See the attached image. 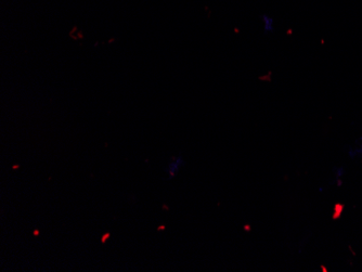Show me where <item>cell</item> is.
Wrapping results in <instances>:
<instances>
[{
	"mask_svg": "<svg viewBox=\"0 0 362 272\" xmlns=\"http://www.w3.org/2000/svg\"><path fill=\"white\" fill-rule=\"evenodd\" d=\"M184 164H185V163H184V161H183V158H181V157H177V158H175L174 161L171 162V163L167 166L166 173H167V175H168L169 179H171V178H174V177L177 175V173L180 171L181 166H183Z\"/></svg>",
	"mask_w": 362,
	"mask_h": 272,
	"instance_id": "cell-1",
	"label": "cell"
},
{
	"mask_svg": "<svg viewBox=\"0 0 362 272\" xmlns=\"http://www.w3.org/2000/svg\"><path fill=\"white\" fill-rule=\"evenodd\" d=\"M262 20H263V23H264L265 32L266 33L273 32V30H274V20H273V18L265 14V15L262 16Z\"/></svg>",
	"mask_w": 362,
	"mask_h": 272,
	"instance_id": "cell-2",
	"label": "cell"
},
{
	"mask_svg": "<svg viewBox=\"0 0 362 272\" xmlns=\"http://www.w3.org/2000/svg\"><path fill=\"white\" fill-rule=\"evenodd\" d=\"M344 208L345 206L343 203H336L334 205V210H333V215H332V219L333 220H337L341 217L343 213H344Z\"/></svg>",
	"mask_w": 362,
	"mask_h": 272,
	"instance_id": "cell-3",
	"label": "cell"
},
{
	"mask_svg": "<svg viewBox=\"0 0 362 272\" xmlns=\"http://www.w3.org/2000/svg\"><path fill=\"white\" fill-rule=\"evenodd\" d=\"M321 269H322V271H323V272H328V271H329V270H328L325 266H322V265H321Z\"/></svg>",
	"mask_w": 362,
	"mask_h": 272,
	"instance_id": "cell-4",
	"label": "cell"
}]
</instances>
